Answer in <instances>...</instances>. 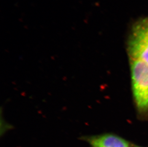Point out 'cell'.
<instances>
[{
  "label": "cell",
  "mask_w": 148,
  "mask_h": 147,
  "mask_svg": "<svg viewBox=\"0 0 148 147\" xmlns=\"http://www.w3.org/2000/svg\"><path fill=\"white\" fill-rule=\"evenodd\" d=\"M133 93L140 108L148 107V65L139 60H132L131 66Z\"/></svg>",
  "instance_id": "obj_1"
},
{
  "label": "cell",
  "mask_w": 148,
  "mask_h": 147,
  "mask_svg": "<svg viewBox=\"0 0 148 147\" xmlns=\"http://www.w3.org/2000/svg\"><path fill=\"white\" fill-rule=\"evenodd\" d=\"M140 147V146H133V147Z\"/></svg>",
  "instance_id": "obj_4"
},
{
  "label": "cell",
  "mask_w": 148,
  "mask_h": 147,
  "mask_svg": "<svg viewBox=\"0 0 148 147\" xmlns=\"http://www.w3.org/2000/svg\"><path fill=\"white\" fill-rule=\"evenodd\" d=\"M128 50L132 60H139L148 65V18L134 24L129 39Z\"/></svg>",
  "instance_id": "obj_2"
},
{
  "label": "cell",
  "mask_w": 148,
  "mask_h": 147,
  "mask_svg": "<svg viewBox=\"0 0 148 147\" xmlns=\"http://www.w3.org/2000/svg\"><path fill=\"white\" fill-rule=\"evenodd\" d=\"M82 140L86 142L91 147H132L129 142L112 134L84 136Z\"/></svg>",
  "instance_id": "obj_3"
}]
</instances>
